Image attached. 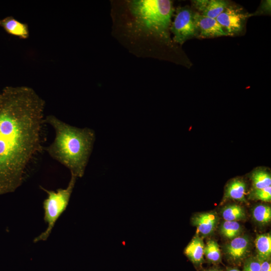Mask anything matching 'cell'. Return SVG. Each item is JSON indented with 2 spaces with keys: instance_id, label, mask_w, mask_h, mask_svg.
I'll list each match as a JSON object with an SVG mask.
<instances>
[{
  "instance_id": "5bb4252c",
  "label": "cell",
  "mask_w": 271,
  "mask_h": 271,
  "mask_svg": "<svg viewBox=\"0 0 271 271\" xmlns=\"http://www.w3.org/2000/svg\"><path fill=\"white\" fill-rule=\"evenodd\" d=\"M245 183L241 180H234L228 185L224 198L245 202Z\"/></svg>"
},
{
  "instance_id": "7c38bea8",
  "label": "cell",
  "mask_w": 271,
  "mask_h": 271,
  "mask_svg": "<svg viewBox=\"0 0 271 271\" xmlns=\"http://www.w3.org/2000/svg\"><path fill=\"white\" fill-rule=\"evenodd\" d=\"M204 248L202 239L196 236L185 248L184 253L192 262L199 264L203 259Z\"/></svg>"
},
{
  "instance_id": "e0dca14e",
  "label": "cell",
  "mask_w": 271,
  "mask_h": 271,
  "mask_svg": "<svg viewBox=\"0 0 271 271\" xmlns=\"http://www.w3.org/2000/svg\"><path fill=\"white\" fill-rule=\"evenodd\" d=\"M251 180L255 190L264 188L271 185L270 175L264 171L257 170L253 172Z\"/></svg>"
},
{
  "instance_id": "7402d4cb",
  "label": "cell",
  "mask_w": 271,
  "mask_h": 271,
  "mask_svg": "<svg viewBox=\"0 0 271 271\" xmlns=\"http://www.w3.org/2000/svg\"><path fill=\"white\" fill-rule=\"evenodd\" d=\"M260 261V271H271V265L268 260Z\"/></svg>"
},
{
  "instance_id": "603a6c76",
  "label": "cell",
  "mask_w": 271,
  "mask_h": 271,
  "mask_svg": "<svg viewBox=\"0 0 271 271\" xmlns=\"http://www.w3.org/2000/svg\"><path fill=\"white\" fill-rule=\"evenodd\" d=\"M264 13H269L270 11V1H265L261 4L259 10Z\"/></svg>"
},
{
  "instance_id": "9a60e30c",
  "label": "cell",
  "mask_w": 271,
  "mask_h": 271,
  "mask_svg": "<svg viewBox=\"0 0 271 271\" xmlns=\"http://www.w3.org/2000/svg\"><path fill=\"white\" fill-rule=\"evenodd\" d=\"M221 213L225 221H237L244 219L246 217L243 208L235 204L225 206L222 209Z\"/></svg>"
},
{
  "instance_id": "8fae6325",
  "label": "cell",
  "mask_w": 271,
  "mask_h": 271,
  "mask_svg": "<svg viewBox=\"0 0 271 271\" xmlns=\"http://www.w3.org/2000/svg\"><path fill=\"white\" fill-rule=\"evenodd\" d=\"M0 26L11 35L22 39H27L29 37V31L27 24L13 17H9L0 20Z\"/></svg>"
},
{
  "instance_id": "44dd1931",
  "label": "cell",
  "mask_w": 271,
  "mask_h": 271,
  "mask_svg": "<svg viewBox=\"0 0 271 271\" xmlns=\"http://www.w3.org/2000/svg\"><path fill=\"white\" fill-rule=\"evenodd\" d=\"M244 271H260V261L257 257L247 259L244 265Z\"/></svg>"
},
{
  "instance_id": "9c48e42d",
  "label": "cell",
  "mask_w": 271,
  "mask_h": 271,
  "mask_svg": "<svg viewBox=\"0 0 271 271\" xmlns=\"http://www.w3.org/2000/svg\"><path fill=\"white\" fill-rule=\"evenodd\" d=\"M250 246V241L246 236H237L225 247V253L233 260L243 259L247 254Z\"/></svg>"
},
{
  "instance_id": "6da1fadb",
  "label": "cell",
  "mask_w": 271,
  "mask_h": 271,
  "mask_svg": "<svg viewBox=\"0 0 271 271\" xmlns=\"http://www.w3.org/2000/svg\"><path fill=\"white\" fill-rule=\"evenodd\" d=\"M44 106L30 87L0 91V194L21 185L27 165L39 151Z\"/></svg>"
},
{
  "instance_id": "3957f363",
  "label": "cell",
  "mask_w": 271,
  "mask_h": 271,
  "mask_svg": "<svg viewBox=\"0 0 271 271\" xmlns=\"http://www.w3.org/2000/svg\"><path fill=\"white\" fill-rule=\"evenodd\" d=\"M44 122L55 131L54 141L46 149L49 155L69 169L71 175L82 177L95 141L94 131L72 126L52 115Z\"/></svg>"
},
{
  "instance_id": "d4e9b609",
  "label": "cell",
  "mask_w": 271,
  "mask_h": 271,
  "mask_svg": "<svg viewBox=\"0 0 271 271\" xmlns=\"http://www.w3.org/2000/svg\"><path fill=\"white\" fill-rule=\"evenodd\" d=\"M206 271H220L218 269H208V270H207Z\"/></svg>"
},
{
  "instance_id": "d6986e66",
  "label": "cell",
  "mask_w": 271,
  "mask_h": 271,
  "mask_svg": "<svg viewBox=\"0 0 271 271\" xmlns=\"http://www.w3.org/2000/svg\"><path fill=\"white\" fill-rule=\"evenodd\" d=\"M204 254L211 262L219 261L221 259V252L217 243L213 240L208 241L204 246Z\"/></svg>"
},
{
  "instance_id": "7a4b0ae2",
  "label": "cell",
  "mask_w": 271,
  "mask_h": 271,
  "mask_svg": "<svg viewBox=\"0 0 271 271\" xmlns=\"http://www.w3.org/2000/svg\"><path fill=\"white\" fill-rule=\"evenodd\" d=\"M174 12L170 0L112 2V34L131 53L149 58L155 43L171 46L170 27Z\"/></svg>"
},
{
  "instance_id": "4fadbf2b",
  "label": "cell",
  "mask_w": 271,
  "mask_h": 271,
  "mask_svg": "<svg viewBox=\"0 0 271 271\" xmlns=\"http://www.w3.org/2000/svg\"><path fill=\"white\" fill-rule=\"evenodd\" d=\"M257 258L260 260H268L271 254V236L269 234L258 235L255 240Z\"/></svg>"
},
{
  "instance_id": "8992f818",
  "label": "cell",
  "mask_w": 271,
  "mask_h": 271,
  "mask_svg": "<svg viewBox=\"0 0 271 271\" xmlns=\"http://www.w3.org/2000/svg\"><path fill=\"white\" fill-rule=\"evenodd\" d=\"M250 16L242 8L229 5L216 20L228 36H233L242 31L246 19Z\"/></svg>"
},
{
  "instance_id": "30bf717a",
  "label": "cell",
  "mask_w": 271,
  "mask_h": 271,
  "mask_svg": "<svg viewBox=\"0 0 271 271\" xmlns=\"http://www.w3.org/2000/svg\"><path fill=\"white\" fill-rule=\"evenodd\" d=\"M192 224L202 235L211 234L218 223V217L214 212H205L195 215L192 219Z\"/></svg>"
},
{
  "instance_id": "2e32d148",
  "label": "cell",
  "mask_w": 271,
  "mask_h": 271,
  "mask_svg": "<svg viewBox=\"0 0 271 271\" xmlns=\"http://www.w3.org/2000/svg\"><path fill=\"white\" fill-rule=\"evenodd\" d=\"M242 228L237 221H225L220 227V233L225 237L233 239L241 233Z\"/></svg>"
},
{
  "instance_id": "5b68a950",
  "label": "cell",
  "mask_w": 271,
  "mask_h": 271,
  "mask_svg": "<svg viewBox=\"0 0 271 271\" xmlns=\"http://www.w3.org/2000/svg\"><path fill=\"white\" fill-rule=\"evenodd\" d=\"M194 14L187 7H179L176 10L174 20L170 27L174 43L181 45L188 40L197 37Z\"/></svg>"
},
{
  "instance_id": "277c9868",
  "label": "cell",
  "mask_w": 271,
  "mask_h": 271,
  "mask_svg": "<svg viewBox=\"0 0 271 271\" xmlns=\"http://www.w3.org/2000/svg\"><path fill=\"white\" fill-rule=\"evenodd\" d=\"M77 177L71 175L67 187L56 191L48 190L42 188L47 194L43 203L44 210V219L47 224V229L34 239V242L45 241L49 237L55 224L67 207Z\"/></svg>"
},
{
  "instance_id": "ffe728a7",
  "label": "cell",
  "mask_w": 271,
  "mask_h": 271,
  "mask_svg": "<svg viewBox=\"0 0 271 271\" xmlns=\"http://www.w3.org/2000/svg\"><path fill=\"white\" fill-rule=\"evenodd\" d=\"M252 197L257 200L269 202L271 199V187L269 186L261 189L255 190Z\"/></svg>"
},
{
  "instance_id": "cb8c5ba5",
  "label": "cell",
  "mask_w": 271,
  "mask_h": 271,
  "mask_svg": "<svg viewBox=\"0 0 271 271\" xmlns=\"http://www.w3.org/2000/svg\"><path fill=\"white\" fill-rule=\"evenodd\" d=\"M227 271H240V270L235 268H229L227 269Z\"/></svg>"
},
{
  "instance_id": "ac0fdd59",
  "label": "cell",
  "mask_w": 271,
  "mask_h": 271,
  "mask_svg": "<svg viewBox=\"0 0 271 271\" xmlns=\"http://www.w3.org/2000/svg\"><path fill=\"white\" fill-rule=\"evenodd\" d=\"M254 219L262 224L269 222L271 219V209L267 205H258L252 211Z\"/></svg>"
},
{
  "instance_id": "ba28073f",
  "label": "cell",
  "mask_w": 271,
  "mask_h": 271,
  "mask_svg": "<svg viewBox=\"0 0 271 271\" xmlns=\"http://www.w3.org/2000/svg\"><path fill=\"white\" fill-rule=\"evenodd\" d=\"M193 7L199 14L216 19L229 5L223 0H195L192 1Z\"/></svg>"
},
{
  "instance_id": "52a82bcc",
  "label": "cell",
  "mask_w": 271,
  "mask_h": 271,
  "mask_svg": "<svg viewBox=\"0 0 271 271\" xmlns=\"http://www.w3.org/2000/svg\"><path fill=\"white\" fill-rule=\"evenodd\" d=\"M194 19L197 38H210L228 36L216 19L205 17L194 12Z\"/></svg>"
}]
</instances>
